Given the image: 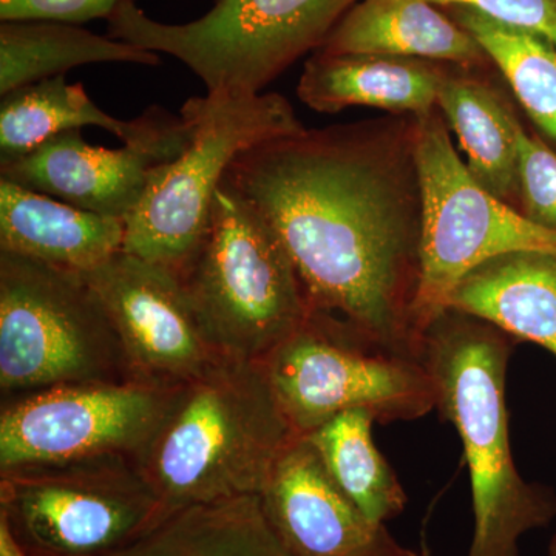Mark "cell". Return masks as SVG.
<instances>
[{
  "label": "cell",
  "mask_w": 556,
  "mask_h": 556,
  "mask_svg": "<svg viewBox=\"0 0 556 556\" xmlns=\"http://www.w3.org/2000/svg\"><path fill=\"white\" fill-rule=\"evenodd\" d=\"M453 17L500 68L527 115L556 141L555 47L540 36L464 7H453Z\"/></svg>",
  "instance_id": "obj_24"
},
{
  "label": "cell",
  "mask_w": 556,
  "mask_h": 556,
  "mask_svg": "<svg viewBox=\"0 0 556 556\" xmlns=\"http://www.w3.org/2000/svg\"><path fill=\"white\" fill-rule=\"evenodd\" d=\"M0 556H30L11 532L9 521L0 515Z\"/></svg>",
  "instance_id": "obj_28"
},
{
  "label": "cell",
  "mask_w": 556,
  "mask_h": 556,
  "mask_svg": "<svg viewBox=\"0 0 556 556\" xmlns=\"http://www.w3.org/2000/svg\"><path fill=\"white\" fill-rule=\"evenodd\" d=\"M518 174L522 214L556 232V153L522 126L518 134Z\"/></svg>",
  "instance_id": "obj_25"
},
{
  "label": "cell",
  "mask_w": 556,
  "mask_h": 556,
  "mask_svg": "<svg viewBox=\"0 0 556 556\" xmlns=\"http://www.w3.org/2000/svg\"><path fill=\"white\" fill-rule=\"evenodd\" d=\"M447 309L477 317L514 340H529L556 357V254L510 252L470 270Z\"/></svg>",
  "instance_id": "obj_19"
},
{
  "label": "cell",
  "mask_w": 556,
  "mask_h": 556,
  "mask_svg": "<svg viewBox=\"0 0 556 556\" xmlns=\"http://www.w3.org/2000/svg\"><path fill=\"white\" fill-rule=\"evenodd\" d=\"M475 70L450 64L438 93V109L467 155V167L490 193L519 206V121L510 104Z\"/></svg>",
  "instance_id": "obj_20"
},
{
  "label": "cell",
  "mask_w": 556,
  "mask_h": 556,
  "mask_svg": "<svg viewBox=\"0 0 556 556\" xmlns=\"http://www.w3.org/2000/svg\"><path fill=\"white\" fill-rule=\"evenodd\" d=\"M450 64L388 54H328L316 51L303 68L298 94L317 113L348 108L424 115L437 109L439 87Z\"/></svg>",
  "instance_id": "obj_17"
},
{
  "label": "cell",
  "mask_w": 556,
  "mask_h": 556,
  "mask_svg": "<svg viewBox=\"0 0 556 556\" xmlns=\"http://www.w3.org/2000/svg\"><path fill=\"white\" fill-rule=\"evenodd\" d=\"M361 0H215L204 16L164 24L126 0L110 17L109 36L166 53L192 70L207 93H263L313 50H320Z\"/></svg>",
  "instance_id": "obj_6"
},
{
  "label": "cell",
  "mask_w": 556,
  "mask_h": 556,
  "mask_svg": "<svg viewBox=\"0 0 556 556\" xmlns=\"http://www.w3.org/2000/svg\"><path fill=\"white\" fill-rule=\"evenodd\" d=\"M160 54L56 21L0 24V97L87 64L160 65Z\"/></svg>",
  "instance_id": "obj_21"
},
{
  "label": "cell",
  "mask_w": 556,
  "mask_h": 556,
  "mask_svg": "<svg viewBox=\"0 0 556 556\" xmlns=\"http://www.w3.org/2000/svg\"><path fill=\"white\" fill-rule=\"evenodd\" d=\"M260 361L223 356L175 387L134 457L166 510L262 495L298 438Z\"/></svg>",
  "instance_id": "obj_2"
},
{
  "label": "cell",
  "mask_w": 556,
  "mask_h": 556,
  "mask_svg": "<svg viewBox=\"0 0 556 556\" xmlns=\"http://www.w3.org/2000/svg\"><path fill=\"white\" fill-rule=\"evenodd\" d=\"M438 7H464L507 27L546 39L556 49V0H428Z\"/></svg>",
  "instance_id": "obj_26"
},
{
  "label": "cell",
  "mask_w": 556,
  "mask_h": 556,
  "mask_svg": "<svg viewBox=\"0 0 556 556\" xmlns=\"http://www.w3.org/2000/svg\"><path fill=\"white\" fill-rule=\"evenodd\" d=\"M126 219L56 201L0 178V251L89 274L123 252Z\"/></svg>",
  "instance_id": "obj_16"
},
{
  "label": "cell",
  "mask_w": 556,
  "mask_h": 556,
  "mask_svg": "<svg viewBox=\"0 0 556 556\" xmlns=\"http://www.w3.org/2000/svg\"><path fill=\"white\" fill-rule=\"evenodd\" d=\"M116 556H292L269 526L258 495L170 511Z\"/></svg>",
  "instance_id": "obj_22"
},
{
  "label": "cell",
  "mask_w": 556,
  "mask_h": 556,
  "mask_svg": "<svg viewBox=\"0 0 556 556\" xmlns=\"http://www.w3.org/2000/svg\"><path fill=\"white\" fill-rule=\"evenodd\" d=\"M182 150L121 149L91 146L80 130L43 141L28 155L0 164V178L46 193L72 206L113 218H129L149 188L156 167L172 163Z\"/></svg>",
  "instance_id": "obj_14"
},
{
  "label": "cell",
  "mask_w": 556,
  "mask_h": 556,
  "mask_svg": "<svg viewBox=\"0 0 556 556\" xmlns=\"http://www.w3.org/2000/svg\"><path fill=\"white\" fill-rule=\"evenodd\" d=\"M126 0H0V21H109Z\"/></svg>",
  "instance_id": "obj_27"
},
{
  "label": "cell",
  "mask_w": 556,
  "mask_h": 556,
  "mask_svg": "<svg viewBox=\"0 0 556 556\" xmlns=\"http://www.w3.org/2000/svg\"><path fill=\"white\" fill-rule=\"evenodd\" d=\"M515 340L477 317L445 309L424 332L422 361L437 409L456 428L470 471L475 533L467 556H519V540L556 515L547 486L519 475L506 404Z\"/></svg>",
  "instance_id": "obj_3"
},
{
  "label": "cell",
  "mask_w": 556,
  "mask_h": 556,
  "mask_svg": "<svg viewBox=\"0 0 556 556\" xmlns=\"http://www.w3.org/2000/svg\"><path fill=\"white\" fill-rule=\"evenodd\" d=\"M181 115L192 126V138L177 160L153 172L144 197L126 219L123 248L177 276L203 240L233 161L255 146L306 129L291 102L274 91L206 93L186 101Z\"/></svg>",
  "instance_id": "obj_5"
},
{
  "label": "cell",
  "mask_w": 556,
  "mask_h": 556,
  "mask_svg": "<svg viewBox=\"0 0 556 556\" xmlns=\"http://www.w3.org/2000/svg\"><path fill=\"white\" fill-rule=\"evenodd\" d=\"M422 556H428L427 548H424V554H422Z\"/></svg>",
  "instance_id": "obj_30"
},
{
  "label": "cell",
  "mask_w": 556,
  "mask_h": 556,
  "mask_svg": "<svg viewBox=\"0 0 556 556\" xmlns=\"http://www.w3.org/2000/svg\"><path fill=\"white\" fill-rule=\"evenodd\" d=\"M416 160L422 189L420 277L415 331L444 313L448 295L470 270L510 252L556 254L555 230L543 228L490 193L470 174L437 109L416 116Z\"/></svg>",
  "instance_id": "obj_10"
},
{
  "label": "cell",
  "mask_w": 556,
  "mask_h": 556,
  "mask_svg": "<svg viewBox=\"0 0 556 556\" xmlns=\"http://www.w3.org/2000/svg\"><path fill=\"white\" fill-rule=\"evenodd\" d=\"M84 277L108 311L134 382L175 388L223 357L170 269L119 252Z\"/></svg>",
  "instance_id": "obj_12"
},
{
  "label": "cell",
  "mask_w": 556,
  "mask_h": 556,
  "mask_svg": "<svg viewBox=\"0 0 556 556\" xmlns=\"http://www.w3.org/2000/svg\"><path fill=\"white\" fill-rule=\"evenodd\" d=\"M178 277L223 356L263 361L309 316L298 269L276 229L225 185L195 255Z\"/></svg>",
  "instance_id": "obj_4"
},
{
  "label": "cell",
  "mask_w": 556,
  "mask_h": 556,
  "mask_svg": "<svg viewBox=\"0 0 556 556\" xmlns=\"http://www.w3.org/2000/svg\"><path fill=\"white\" fill-rule=\"evenodd\" d=\"M551 556H556V533L551 543Z\"/></svg>",
  "instance_id": "obj_29"
},
{
  "label": "cell",
  "mask_w": 556,
  "mask_h": 556,
  "mask_svg": "<svg viewBox=\"0 0 556 556\" xmlns=\"http://www.w3.org/2000/svg\"><path fill=\"white\" fill-rule=\"evenodd\" d=\"M84 127H100L135 148L185 150L192 138L185 116L161 108L130 121L113 118L91 101L83 84H68L62 75L2 94L0 164L28 155L54 135Z\"/></svg>",
  "instance_id": "obj_15"
},
{
  "label": "cell",
  "mask_w": 556,
  "mask_h": 556,
  "mask_svg": "<svg viewBox=\"0 0 556 556\" xmlns=\"http://www.w3.org/2000/svg\"><path fill=\"white\" fill-rule=\"evenodd\" d=\"M375 415L345 412L306 434L336 485L371 521L386 525L407 506V493L372 439Z\"/></svg>",
  "instance_id": "obj_23"
},
{
  "label": "cell",
  "mask_w": 556,
  "mask_h": 556,
  "mask_svg": "<svg viewBox=\"0 0 556 556\" xmlns=\"http://www.w3.org/2000/svg\"><path fill=\"white\" fill-rule=\"evenodd\" d=\"M126 380L118 334L87 278L0 251L3 397Z\"/></svg>",
  "instance_id": "obj_7"
},
{
  "label": "cell",
  "mask_w": 556,
  "mask_h": 556,
  "mask_svg": "<svg viewBox=\"0 0 556 556\" xmlns=\"http://www.w3.org/2000/svg\"><path fill=\"white\" fill-rule=\"evenodd\" d=\"M415 127V115H388L305 129L241 153L223 185L276 229L309 311L422 358Z\"/></svg>",
  "instance_id": "obj_1"
},
{
  "label": "cell",
  "mask_w": 556,
  "mask_h": 556,
  "mask_svg": "<svg viewBox=\"0 0 556 556\" xmlns=\"http://www.w3.org/2000/svg\"><path fill=\"white\" fill-rule=\"evenodd\" d=\"M428 0H361L321 53L388 54L479 68L489 61L470 33Z\"/></svg>",
  "instance_id": "obj_18"
},
{
  "label": "cell",
  "mask_w": 556,
  "mask_h": 556,
  "mask_svg": "<svg viewBox=\"0 0 556 556\" xmlns=\"http://www.w3.org/2000/svg\"><path fill=\"white\" fill-rule=\"evenodd\" d=\"M260 501L292 556H419L358 510L308 438H295L281 453Z\"/></svg>",
  "instance_id": "obj_13"
},
{
  "label": "cell",
  "mask_w": 556,
  "mask_h": 556,
  "mask_svg": "<svg viewBox=\"0 0 556 556\" xmlns=\"http://www.w3.org/2000/svg\"><path fill=\"white\" fill-rule=\"evenodd\" d=\"M260 362L299 437L353 409L386 424L437 409V386L422 358L380 345L317 311Z\"/></svg>",
  "instance_id": "obj_8"
},
{
  "label": "cell",
  "mask_w": 556,
  "mask_h": 556,
  "mask_svg": "<svg viewBox=\"0 0 556 556\" xmlns=\"http://www.w3.org/2000/svg\"><path fill=\"white\" fill-rule=\"evenodd\" d=\"M0 515L30 556H116L169 515L134 457L0 471Z\"/></svg>",
  "instance_id": "obj_9"
},
{
  "label": "cell",
  "mask_w": 556,
  "mask_h": 556,
  "mask_svg": "<svg viewBox=\"0 0 556 556\" xmlns=\"http://www.w3.org/2000/svg\"><path fill=\"white\" fill-rule=\"evenodd\" d=\"M174 388L75 383L10 397L0 413V471L104 455L135 457Z\"/></svg>",
  "instance_id": "obj_11"
}]
</instances>
